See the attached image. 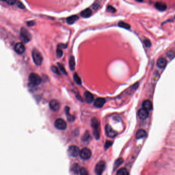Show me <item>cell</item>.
I'll return each mask as SVG.
<instances>
[{
  "label": "cell",
  "mask_w": 175,
  "mask_h": 175,
  "mask_svg": "<svg viewBox=\"0 0 175 175\" xmlns=\"http://www.w3.org/2000/svg\"><path fill=\"white\" fill-rule=\"evenodd\" d=\"M91 125L93 127V134L96 139H99L100 137V124L99 120L96 118H93L92 119Z\"/></svg>",
  "instance_id": "cell-1"
},
{
  "label": "cell",
  "mask_w": 175,
  "mask_h": 175,
  "mask_svg": "<svg viewBox=\"0 0 175 175\" xmlns=\"http://www.w3.org/2000/svg\"><path fill=\"white\" fill-rule=\"evenodd\" d=\"M32 57L34 64L40 66L43 62V57L41 52L37 49H33L32 51Z\"/></svg>",
  "instance_id": "cell-2"
},
{
  "label": "cell",
  "mask_w": 175,
  "mask_h": 175,
  "mask_svg": "<svg viewBox=\"0 0 175 175\" xmlns=\"http://www.w3.org/2000/svg\"><path fill=\"white\" fill-rule=\"evenodd\" d=\"M20 37L23 42L27 43L31 39V35L25 28L22 27L20 30Z\"/></svg>",
  "instance_id": "cell-3"
},
{
  "label": "cell",
  "mask_w": 175,
  "mask_h": 175,
  "mask_svg": "<svg viewBox=\"0 0 175 175\" xmlns=\"http://www.w3.org/2000/svg\"><path fill=\"white\" fill-rule=\"evenodd\" d=\"M29 81L30 84L37 86L41 83V78L39 75L35 73H31L29 76Z\"/></svg>",
  "instance_id": "cell-4"
},
{
  "label": "cell",
  "mask_w": 175,
  "mask_h": 175,
  "mask_svg": "<svg viewBox=\"0 0 175 175\" xmlns=\"http://www.w3.org/2000/svg\"><path fill=\"white\" fill-rule=\"evenodd\" d=\"M79 155L81 159L83 160H88L92 156V151L88 148H84L80 150Z\"/></svg>",
  "instance_id": "cell-5"
},
{
  "label": "cell",
  "mask_w": 175,
  "mask_h": 175,
  "mask_svg": "<svg viewBox=\"0 0 175 175\" xmlns=\"http://www.w3.org/2000/svg\"><path fill=\"white\" fill-rule=\"evenodd\" d=\"M106 164L103 161H99L96 165L95 171L97 175H101L105 169Z\"/></svg>",
  "instance_id": "cell-6"
},
{
  "label": "cell",
  "mask_w": 175,
  "mask_h": 175,
  "mask_svg": "<svg viewBox=\"0 0 175 175\" xmlns=\"http://www.w3.org/2000/svg\"><path fill=\"white\" fill-rule=\"evenodd\" d=\"M55 127L59 130H65L67 127L66 122L62 119H57L55 122Z\"/></svg>",
  "instance_id": "cell-7"
},
{
  "label": "cell",
  "mask_w": 175,
  "mask_h": 175,
  "mask_svg": "<svg viewBox=\"0 0 175 175\" xmlns=\"http://www.w3.org/2000/svg\"><path fill=\"white\" fill-rule=\"evenodd\" d=\"M80 150L79 148L74 145L70 146L68 149V153L70 156L72 157H76L80 154Z\"/></svg>",
  "instance_id": "cell-8"
},
{
  "label": "cell",
  "mask_w": 175,
  "mask_h": 175,
  "mask_svg": "<svg viewBox=\"0 0 175 175\" xmlns=\"http://www.w3.org/2000/svg\"><path fill=\"white\" fill-rule=\"evenodd\" d=\"M49 107L51 110L54 112H57L59 110L60 108V104L57 100H52L49 104Z\"/></svg>",
  "instance_id": "cell-9"
},
{
  "label": "cell",
  "mask_w": 175,
  "mask_h": 175,
  "mask_svg": "<svg viewBox=\"0 0 175 175\" xmlns=\"http://www.w3.org/2000/svg\"><path fill=\"white\" fill-rule=\"evenodd\" d=\"M15 51L19 55L23 54L25 51V47L22 43H17L15 44L14 47Z\"/></svg>",
  "instance_id": "cell-10"
},
{
  "label": "cell",
  "mask_w": 175,
  "mask_h": 175,
  "mask_svg": "<svg viewBox=\"0 0 175 175\" xmlns=\"http://www.w3.org/2000/svg\"><path fill=\"white\" fill-rule=\"evenodd\" d=\"M105 132L106 135L110 138H114L117 135V133L114 130L112 127L108 124L106 125L105 127Z\"/></svg>",
  "instance_id": "cell-11"
},
{
  "label": "cell",
  "mask_w": 175,
  "mask_h": 175,
  "mask_svg": "<svg viewBox=\"0 0 175 175\" xmlns=\"http://www.w3.org/2000/svg\"><path fill=\"white\" fill-rule=\"evenodd\" d=\"M106 102V100L103 98H98L96 99L94 102V106L97 108H101Z\"/></svg>",
  "instance_id": "cell-12"
},
{
  "label": "cell",
  "mask_w": 175,
  "mask_h": 175,
  "mask_svg": "<svg viewBox=\"0 0 175 175\" xmlns=\"http://www.w3.org/2000/svg\"><path fill=\"white\" fill-rule=\"evenodd\" d=\"M138 116L140 118V119H141L142 120H145L146 118H148L149 116V113L148 111H146V110L144 108L140 109L139 112H138Z\"/></svg>",
  "instance_id": "cell-13"
},
{
  "label": "cell",
  "mask_w": 175,
  "mask_h": 175,
  "mask_svg": "<svg viewBox=\"0 0 175 175\" xmlns=\"http://www.w3.org/2000/svg\"><path fill=\"white\" fill-rule=\"evenodd\" d=\"M85 100L87 103H91L94 101V96L89 92H85L84 94Z\"/></svg>",
  "instance_id": "cell-14"
},
{
  "label": "cell",
  "mask_w": 175,
  "mask_h": 175,
  "mask_svg": "<svg viewBox=\"0 0 175 175\" xmlns=\"http://www.w3.org/2000/svg\"><path fill=\"white\" fill-rule=\"evenodd\" d=\"M92 14V11L90 8H86L81 11L80 15L84 18H88L90 17Z\"/></svg>",
  "instance_id": "cell-15"
},
{
  "label": "cell",
  "mask_w": 175,
  "mask_h": 175,
  "mask_svg": "<svg viewBox=\"0 0 175 175\" xmlns=\"http://www.w3.org/2000/svg\"><path fill=\"white\" fill-rule=\"evenodd\" d=\"M143 108L147 111H150L152 109V104L149 100H145L142 103Z\"/></svg>",
  "instance_id": "cell-16"
},
{
  "label": "cell",
  "mask_w": 175,
  "mask_h": 175,
  "mask_svg": "<svg viewBox=\"0 0 175 175\" xmlns=\"http://www.w3.org/2000/svg\"><path fill=\"white\" fill-rule=\"evenodd\" d=\"M155 7L160 11H164L167 8V6L165 3L161 2H157L155 4Z\"/></svg>",
  "instance_id": "cell-17"
},
{
  "label": "cell",
  "mask_w": 175,
  "mask_h": 175,
  "mask_svg": "<svg viewBox=\"0 0 175 175\" xmlns=\"http://www.w3.org/2000/svg\"><path fill=\"white\" fill-rule=\"evenodd\" d=\"M167 64V61L164 58H160L157 62V65L160 68H163Z\"/></svg>",
  "instance_id": "cell-18"
},
{
  "label": "cell",
  "mask_w": 175,
  "mask_h": 175,
  "mask_svg": "<svg viewBox=\"0 0 175 175\" xmlns=\"http://www.w3.org/2000/svg\"><path fill=\"white\" fill-rule=\"evenodd\" d=\"M79 19V16L77 15H73L68 17L66 19V22L68 24L72 25L75 23Z\"/></svg>",
  "instance_id": "cell-19"
},
{
  "label": "cell",
  "mask_w": 175,
  "mask_h": 175,
  "mask_svg": "<svg viewBox=\"0 0 175 175\" xmlns=\"http://www.w3.org/2000/svg\"><path fill=\"white\" fill-rule=\"evenodd\" d=\"M65 114L66 115L67 120L69 122H74L75 120V117L69 113V108L68 106H66L65 107Z\"/></svg>",
  "instance_id": "cell-20"
},
{
  "label": "cell",
  "mask_w": 175,
  "mask_h": 175,
  "mask_svg": "<svg viewBox=\"0 0 175 175\" xmlns=\"http://www.w3.org/2000/svg\"><path fill=\"white\" fill-rule=\"evenodd\" d=\"M147 134L146 132L143 129H139L137 131L136 134V138L138 139H140L146 137Z\"/></svg>",
  "instance_id": "cell-21"
},
{
  "label": "cell",
  "mask_w": 175,
  "mask_h": 175,
  "mask_svg": "<svg viewBox=\"0 0 175 175\" xmlns=\"http://www.w3.org/2000/svg\"><path fill=\"white\" fill-rule=\"evenodd\" d=\"M71 170L75 174H78L80 172L81 168L79 165V164L77 163H75L73 165L72 168H71Z\"/></svg>",
  "instance_id": "cell-22"
},
{
  "label": "cell",
  "mask_w": 175,
  "mask_h": 175,
  "mask_svg": "<svg viewBox=\"0 0 175 175\" xmlns=\"http://www.w3.org/2000/svg\"><path fill=\"white\" fill-rule=\"evenodd\" d=\"M69 68H71L72 71H74L75 69V59L74 57L71 56L69 58Z\"/></svg>",
  "instance_id": "cell-23"
},
{
  "label": "cell",
  "mask_w": 175,
  "mask_h": 175,
  "mask_svg": "<svg viewBox=\"0 0 175 175\" xmlns=\"http://www.w3.org/2000/svg\"><path fill=\"white\" fill-rule=\"evenodd\" d=\"M129 172L126 168H122L118 170L116 175H128Z\"/></svg>",
  "instance_id": "cell-24"
},
{
  "label": "cell",
  "mask_w": 175,
  "mask_h": 175,
  "mask_svg": "<svg viewBox=\"0 0 175 175\" xmlns=\"http://www.w3.org/2000/svg\"><path fill=\"white\" fill-rule=\"evenodd\" d=\"M91 136L90 135V133L88 131H87L85 134L84 135H83V137H82V140L83 141L85 142H88L90 140V139H91Z\"/></svg>",
  "instance_id": "cell-25"
},
{
  "label": "cell",
  "mask_w": 175,
  "mask_h": 175,
  "mask_svg": "<svg viewBox=\"0 0 175 175\" xmlns=\"http://www.w3.org/2000/svg\"><path fill=\"white\" fill-rule=\"evenodd\" d=\"M118 25L119 26L121 27H122V28H125L126 29H129L130 28V25L124 22H123V21H121V22H119L118 23Z\"/></svg>",
  "instance_id": "cell-26"
},
{
  "label": "cell",
  "mask_w": 175,
  "mask_h": 175,
  "mask_svg": "<svg viewBox=\"0 0 175 175\" xmlns=\"http://www.w3.org/2000/svg\"><path fill=\"white\" fill-rule=\"evenodd\" d=\"M123 159H122V158H119L118 159V160H117L115 163V164H114V169H116L117 167H118L120 165H121L122 163H123Z\"/></svg>",
  "instance_id": "cell-27"
},
{
  "label": "cell",
  "mask_w": 175,
  "mask_h": 175,
  "mask_svg": "<svg viewBox=\"0 0 175 175\" xmlns=\"http://www.w3.org/2000/svg\"><path fill=\"white\" fill-rule=\"evenodd\" d=\"M74 80L75 81V82L77 84L81 85V84H82V80H81V78H80V77L76 73L74 75Z\"/></svg>",
  "instance_id": "cell-28"
},
{
  "label": "cell",
  "mask_w": 175,
  "mask_h": 175,
  "mask_svg": "<svg viewBox=\"0 0 175 175\" xmlns=\"http://www.w3.org/2000/svg\"><path fill=\"white\" fill-rule=\"evenodd\" d=\"M51 71L53 73H54L55 74H56L57 75H60V73L59 72V70L58 69L57 67H56L55 66H52L51 67Z\"/></svg>",
  "instance_id": "cell-29"
},
{
  "label": "cell",
  "mask_w": 175,
  "mask_h": 175,
  "mask_svg": "<svg viewBox=\"0 0 175 175\" xmlns=\"http://www.w3.org/2000/svg\"><path fill=\"white\" fill-rule=\"evenodd\" d=\"M56 53H57V57L59 58H60L62 57L63 56V50H62V49L60 48H58L57 50H56Z\"/></svg>",
  "instance_id": "cell-30"
},
{
  "label": "cell",
  "mask_w": 175,
  "mask_h": 175,
  "mask_svg": "<svg viewBox=\"0 0 175 175\" xmlns=\"http://www.w3.org/2000/svg\"><path fill=\"white\" fill-rule=\"evenodd\" d=\"M80 175H89L88 171L87 170L86 168L84 167H82L81 168L80 170Z\"/></svg>",
  "instance_id": "cell-31"
},
{
  "label": "cell",
  "mask_w": 175,
  "mask_h": 175,
  "mask_svg": "<svg viewBox=\"0 0 175 175\" xmlns=\"http://www.w3.org/2000/svg\"><path fill=\"white\" fill-rule=\"evenodd\" d=\"M143 43L145 45V46L146 47H149L151 46V42L149 40L147 39H146L145 40H144L143 41Z\"/></svg>",
  "instance_id": "cell-32"
},
{
  "label": "cell",
  "mask_w": 175,
  "mask_h": 175,
  "mask_svg": "<svg viewBox=\"0 0 175 175\" xmlns=\"http://www.w3.org/2000/svg\"><path fill=\"white\" fill-rule=\"evenodd\" d=\"M58 65L59 67L60 68V70H61V71L62 72V73L63 74H64V75H67V73H66V70H65V69L64 68V66H63L62 64H61L60 63H58Z\"/></svg>",
  "instance_id": "cell-33"
},
{
  "label": "cell",
  "mask_w": 175,
  "mask_h": 175,
  "mask_svg": "<svg viewBox=\"0 0 175 175\" xmlns=\"http://www.w3.org/2000/svg\"><path fill=\"white\" fill-rule=\"evenodd\" d=\"M167 55L168 56V57L169 58H172L174 56H175V53H174V52L172 50H170L167 53Z\"/></svg>",
  "instance_id": "cell-34"
},
{
  "label": "cell",
  "mask_w": 175,
  "mask_h": 175,
  "mask_svg": "<svg viewBox=\"0 0 175 175\" xmlns=\"http://www.w3.org/2000/svg\"><path fill=\"white\" fill-rule=\"evenodd\" d=\"M107 9L108 11L111 12H113V13H114L116 11V9L113 6H112L111 5H108L107 7Z\"/></svg>",
  "instance_id": "cell-35"
},
{
  "label": "cell",
  "mask_w": 175,
  "mask_h": 175,
  "mask_svg": "<svg viewBox=\"0 0 175 175\" xmlns=\"http://www.w3.org/2000/svg\"><path fill=\"white\" fill-rule=\"evenodd\" d=\"M16 5H17V6L19 8H20V9H25V6L23 5V4L21 2H20V1L17 2Z\"/></svg>",
  "instance_id": "cell-36"
},
{
  "label": "cell",
  "mask_w": 175,
  "mask_h": 175,
  "mask_svg": "<svg viewBox=\"0 0 175 175\" xmlns=\"http://www.w3.org/2000/svg\"><path fill=\"white\" fill-rule=\"evenodd\" d=\"M159 73L156 72L154 75L153 80H154V81H157L158 80V79H159Z\"/></svg>",
  "instance_id": "cell-37"
},
{
  "label": "cell",
  "mask_w": 175,
  "mask_h": 175,
  "mask_svg": "<svg viewBox=\"0 0 175 175\" xmlns=\"http://www.w3.org/2000/svg\"><path fill=\"white\" fill-rule=\"evenodd\" d=\"M5 2L8 4V5H14L16 2V1H15V0H8V1H6Z\"/></svg>",
  "instance_id": "cell-38"
},
{
  "label": "cell",
  "mask_w": 175,
  "mask_h": 175,
  "mask_svg": "<svg viewBox=\"0 0 175 175\" xmlns=\"http://www.w3.org/2000/svg\"><path fill=\"white\" fill-rule=\"evenodd\" d=\"M113 144V143L111 141H106V144L105 145V148H108L110 146L112 145V144Z\"/></svg>",
  "instance_id": "cell-39"
},
{
  "label": "cell",
  "mask_w": 175,
  "mask_h": 175,
  "mask_svg": "<svg viewBox=\"0 0 175 175\" xmlns=\"http://www.w3.org/2000/svg\"><path fill=\"white\" fill-rule=\"evenodd\" d=\"M34 23H35V22H34V21H29V22H28L27 23V25L28 26H33V25H34Z\"/></svg>",
  "instance_id": "cell-40"
}]
</instances>
